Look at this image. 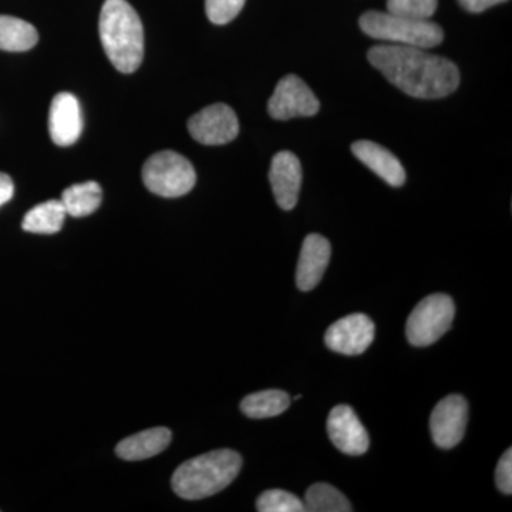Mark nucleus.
Returning a JSON list of instances; mask_svg holds the SVG:
<instances>
[{"instance_id": "a878e982", "label": "nucleus", "mask_w": 512, "mask_h": 512, "mask_svg": "<svg viewBox=\"0 0 512 512\" xmlns=\"http://www.w3.org/2000/svg\"><path fill=\"white\" fill-rule=\"evenodd\" d=\"M458 2L467 12L481 13L491 8V6L500 5V3L507 2V0H458Z\"/></svg>"}, {"instance_id": "9b49d317", "label": "nucleus", "mask_w": 512, "mask_h": 512, "mask_svg": "<svg viewBox=\"0 0 512 512\" xmlns=\"http://www.w3.org/2000/svg\"><path fill=\"white\" fill-rule=\"evenodd\" d=\"M328 434L332 443L342 453L362 456L369 448V434L352 407L336 406L328 417Z\"/></svg>"}, {"instance_id": "4468645a", "label": "nucleus", "mask_w": 512, "mask_h": 512, "mask_svg": "<svg viewBox=\"0 0 512 512\" xmlns=\"http://www.w3.org/2000/svg\"><path fill=\"white\" fill-rule=\"evenodd\" d=\"M330 255L332 247L328 239L319 234H311L305 238L296 269V285L301 291H312L318 286L328 268Z\"/></svg>"}, {"instance_id": "0eeeda50", "label": "nucleus", "mask_w": 512, "mask_h": 512, "mask_svg": "<svg viewBox=\"0 0 512 512\" xmlns=\"http://www.w3.org/2000/svg\"><path fill=\"white\" fill-rule=\"evenodd\" d=\"M319 109L318 97L296 74H288L279 80L268 101V111L272 119L281 121L312 117L318 114Z\"/></svg>"}, {"instance_id": "f03ea898", "label": "nucleus", "mask_w": 512, "mask_h": 512, "mask_svg": "<svg viewBox=\"0 0 512 512\" xmlns=\"http://www.w3.org/2000/svg\"><path fill=\"white\" fill-rule=\"evenodd\" d=\"M99 32L104 52L121 73H134L144 57V30L140 16L127 0H106Z\"/></svg>"}, {"instance_id": "412c9836", "label": "nucleus", "mask_w": 512, "mask_h": 512, "mask_svg": "<svg viewBox=\"0 0 512 512\" xmlns=\"http://www.w3.org/2000/svg\"><path fill=\"white\" fill-rule=\"evenodd\" d=\"M305 511L309 512H350L352 507L348 498L345 497L338 488L330 484H313L306 491L305 500H303Z\"/></svg>"}, {"instance_id": "20e7f679", "label": "nucleus", "mask_w": 512, "mask_h": 512, "mask_svg": "<svg viewBox=\"0 0 512 512\" xmlns=\"http://www.w3.org/2000/svg\"><path fill=\"white\" fill-rule=\"evenodd\" d=\"M360 29L372 39L393 45L431 49L444 40L443 29L430 19H412L389 12L369 10L359 20Z\"/></svg>"}, {"instance_id": "2eb2a0df", "label": "nucleus", "mask_w": 512, "mask_h": 512, "mask_svg": "<svg viewBox=\"0 0 512 512\" xmlns=\"http://www.w3.org/2000/svg\"><path fill=\"white\" fill-rule=\"evenodd\" d=\"M352 153L392 187H402L406 183V171L399 158L380 144L359 140L352 144Z\"/></svg>"}, {"instance_id": "39448f33", "label": "nucleus", "mask_w": 512, "mask_h": 512, "mask_svg": "<svg viewBox=\"0 0 512 512\" xmlns=\"http://www.w3.org/2000/svg\"><path fill=\"white\" fill-rule=\"evenodd\" d=\"M143 181L153 194L178 198L194 188L197 174L187 158L167 150L148 158L143 167Z\"/></svg>"}, {"instance_id": "dca6fc26", "label": "nucleus", "mask_w": 512, "mask_h": 512, "mask_svg": "<svg viewBox=\"0 0 512 512\" xmlns=\"http://www.w3.org/2000/svg\"><path fill=\"white\" fill-rule=\"evenodd\" d=\"M170 443L171 431L165 427H156L120 441L119 446L116 447V453L127 461L146 460L163 453Z\"/></svg>"}, {"instance_id": "6ab92c4d", "label": "nucleus", "mask_w": 512, "mask_h": 512, "mask_svg": "<svg viewBox=\"0 0 512 512\" xmlns=\"http://www.w3.org/2000/svg\"><path fill=\"white\" fill-rule=\"evenodd\" d=\"M66 215L62 201H46L36 205L25 215L22 228L32 234H56L62 229Z\"/></svg>"}, {"instance_id": "5701e85b", "label": "nucleus", "mask_w": 512, "mask_h": 512, "mask_svg": "<svg viewBox=\"0 0 512 512\" xmlns=\"http://www.w3.org/2000/svg\"><path fill=\"white\" fill-rule=\"evenodd\" d=\"M437 6L439 0H387V12L412 19H430Z\"/></svg>"}, {"instance_id": "1a4fd4ad", "label": "nucleus", "mask_w": 512, "mask_h": 512, "mask_svg": "<svg viewBox=\"0 0 512 512\" xmlns=\"http://www.w3.org/2000/svg\"><path fill=\"white\" fill-rule=\"evenodd\" d=\"M468 420V403L460 394H451L441 400L430 419L434 443L440 448L456 447L464 437Z\"/></svg>"}, {"instance_id": "a211bd4d", "label": "nucleus", "mask_w": 512, "mask_h": 512, "mask_svg": "<svg viewBox=\"0 0 512 512\" xmlns=\"http://www.w3.org/2000/svg\"><path fill=\"white\" fill-rule=\"evenodd\" d=\"M101 200H103V191H101L100 185L94 181L72 185L63 191L62 198H60L67 215H72L74 218L93 214L100 207Z\"/></svg>"}, {"instance_id": "bb28decb", "label": "nucleus", "mask_w": 512, "mask_h": 512, "mask_svg": "<svg viewBox=\"0 0 512 512\" xmlns=\"http://www.w3.org/2000/svg\"><path fill=\"white\" fill-rule=\"evenodd\" d=\"M15 194V185L8 174L0 173V207L12 200Z\"/></svg>"}, {"instance_id": "b1692460", "label": "nucleus", "mask_w": 512, "mask_h": 512, "mask_svg": "<svg viewBox=\"0 0 512 512\" xmlns=\"http://www.w3.org/2000/svg\"><path fill=\"white\" fill-rule=\"evenodd\" d=\"M244 5L245 0H205V12L214 25H227L237 18Z\"/></svg>"}, {"instance_id": "aec40b11", "label": "nucleus", "mask_w": 512, "mask_h": 512, "mask_svg": "<svg viewBox=\"0 0 512 512\" xmlns=\"http://www.w3.org/2000/svg\"><path fill=\"white\" fill-rule=\"evenodd\" d=\"M291 406V397L282 390H264L252 393L241 403V410L251 419H269L286 412Z\"/></svg>"}, {"instance_id": "f3484780", "label": "nucleus", "mask_w": 512, "mask_h": 512, "mask_svg": "<svg viewBox=\"0 0 512 512\" xmlns=\"http://www.w3.org/2000/svg\"><path fill=\"white\" fill-rule=\"evenodd\" d=\"M39 42L35 26L26 20L0 15V50L26 52Z\"/></svg>"}, {"instance_id": "4be33fe9", "label": "nucleus", "mask_w": 512, "mask_h": 512, "mask_svg": "<svg viewBox=\"0 0 512 512\" xmlns=\"http://www.w3.org/2000/svg\"><path fill=\"white\" fill-rule=\"evenodd\" d=\"M259 512H303V501L295 494L284 490H269L259 495L256 501Z\"/></svg>"}, {"instance_id": "9d476101", "label": "nucleus", "mask_w": 512, "mask_h": 512, "mask_svg": "<svg viewBox=\"0 0 512 512\" xmlns=\"http://www.w3.org/2000/svg\"><path fill=\"white\" fill-rule=\"evenodd\" d=\"M373 339L375 325L363 313H353L338 320L325 335V343L329 349L348 356L362 355L372 345Z\"/></svg>"}, {"instance_id": "393cba45", "label": "nucleus", "mask_w": 512, "mask_h": 512, "mask_svg": "<svg viewBox=\"0 0 512 512\" xmlns=\"http://www.w3.org/2000/svg\"><path fill=\"white\" fill-rule=\"evenodd\" d=\"M495 484L498 490L503 494L512 493V451L508 448L503 457L498 461L497 470H495Z\"/></svg>"}, {"instance_id": "6e6552de", "label": "nucleus", "mask_w": 512, "mask_h": 512, "mask_svg": "<svg viewBox=\"0 0 512 512\" xmlns=\"http://www.w3.org/2000/svg\"><path fill=\"white\" fill-rule=\"evenodd\" d=\"M188 131L204 146H222L238 137L239 121L231 107L217 103L194 114L188 121Z\"/></svg>"}, {"instance_id": "f8f14e48", "label": "nucleus", "mask_w": 512, "mask_h": 512, "mask_svg": "<svg viewBox=\"0 0 512 512\" xmlns=\"http://www.w3.org/2000/svg\"><path fill=\"white\" fill-rule=\"evenodd\" d=\"M269 181L274 191L276 204L285 211H291L299 200L302 187V165L291 151H279L272 158Z\"/></svg>"}, {"instance_id": "ddd939ff", "label": "nucleus", "mask_w": 512, "mask_h": 512, "mask_svg": "<svg viewBox=\"0 0 512 512\" xmlns=\"http://www.w3.org/2000/svg\"><path fill=\"white\" fill-rule=\"evenodd\" d=\"M83 117L79 100L72 93L56 94L49 111V133L53 143L69 147L82 136Z\"/></svg>"}, {"instance_id": "7ed1b4c3", "label": "nucleus", "mask_w": 512, "mask_h": 512, "mask_svg": "<svg viewBox=\"0 0 512 512\" xmlns=\"http://www.w3.org/2000/svg\"><path fill=\"white\" fill-rule=\"evenodd\" d=\"M241 467V456L222 448L185 461L175 470L171 485L174 493L184 500H202L227 488Z\"/></svg>"}, {"instance_id": "f257e3e1", "label": "nucleus", "mask_w": 512, "mask_h": 512, "mask_svg": "<svg viewBox=\"0 0 512 512\" xmlns=\"http://www.w3.org/2000/svg\"><path fill=\"white\" fill-rule=\"evenodd\" d=\"M367 59L390 83L416 99H443L460 84L456 64L419 47L373 46Z\"/></svg>"}, {"instance_id": "423d86ee", "label": "nucleus", "mask_w": 512, "mask_h": 512, "mask_svg": "<svg viewBox=\"0 0 512 512\" xmlns=\"http://www.w3.org/2000/svg\"><path fill=\"white\" fill-rule=\"evenodd\" d=\"M454 313L456 306L450 296L443 293L427 296L407 320V339L417 348L433 345L450 330Z\"/></svg>"}]
</instances>
